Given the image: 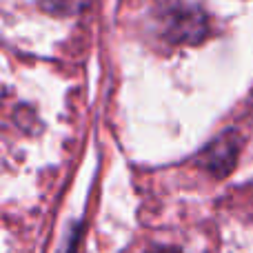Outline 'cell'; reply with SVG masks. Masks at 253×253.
I'll list each match as a JSON object with an SVG mask.
<instances>
[{
	"label": "cell",
	"mask_w": 253,
	"mask_h": 253,
	"mask_svg": "<svg viewBox=\"0 0 253 253\" xmlns=\"http://www.w3.org/2000/svg\"><path fill=\"white\" fill-rule=\"evenodd\" d=\"M40 7L56 16H71L87 4V0H38Z\"/></svg>",
	"instance_id": "cell-1"
},
{
	"label": "cell",
	"mask_w": 253,
	"mask_h": 253,
	"mask_svg": "<svg viewBox=\"0 0 253 253\" xmlns=\"http://www.w3.org/2000/svg\"><path fill=\"white\" fill-rule=\"evenodd\" d=\"M151 253H180V251H175V249H156Z\"/></svg>",
	"instance_id": "cell-2"
}]
</instances>
